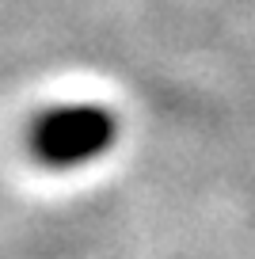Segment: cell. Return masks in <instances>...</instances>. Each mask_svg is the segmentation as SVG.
<instances>
[{
	"label": "cell",
	"mask_w": 255,
	"mask_h": 259,
	"mask_svg": "<svg viewBox=\"0 0 255 259\" xmlns=\"http://www.w3.org/2000/svg\"><path fill=\"white\" fill-rule=\"evenodd\" d=\"M118 138V122L111 111L96 103L54 107L38 114L31 130V153L50 168H76L103 156Z\"/></svg>",
	"instance_id": "6da1fadb"
}]
</instances>
